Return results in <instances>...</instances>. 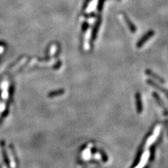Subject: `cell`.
<instances>
[{
    "mask_svg": "<svg viewBox=\"0 0 168 168\" xmlns=\"http://www.w3.org/2000/svg\"><path fill=\"white\" fill-rule=\"evenodd\" d=\"M124 19H125V21L126 22L127 25H128V27H129L131 31L132 32H135L136 31V27H135V26H134V25L132 23L130 20V19H128V18L126 16H125V15H124Z\"/></svg>",
    "mask_w": 168,
    "mask_h": 168,
    "instance_id": "cell-2",
    "label": "cell"
},
{
    "mask_svg": "<svg viewBox=\"0 0 168 168\" xmlns=\"http://www.w3.org/2000/svg\"><path fill=\"white\" fill-rule=\"evenodd\" d=\"M154 31H149L148 33H146V34L139 40V42L137 43V47L142 46L145 44V42H146L147 41L149 40V39L154 36Z\"/></svg>",
    "mask_w": 168,
    "mask_h": 168,
    "instance_id": "cell-1",
    "label": "cell"
}]
</instances>
